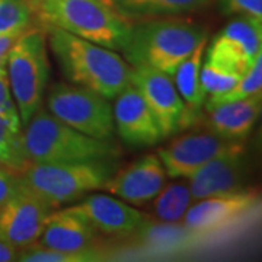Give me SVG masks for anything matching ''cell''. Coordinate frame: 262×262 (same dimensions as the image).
Masks as SVG:
<instances>
[{
	"label": "cell",
	"instance_id": "6da1fadb",
	"mask_svg": "<svg viewBox=\"0 0 262 262\" xmlns=\"http://www.w3.org/2000/svg\"><path fill=\"white\" fill-rule=\"evenodd\" d=\"M61 73L70 83L92 89L113 101L130 84L131 66L115 50L54 27L41 28Z\"/></svg>",
	"mask_w": 262,
	"mask_h": 262
},
{
	"label": "cell",
	"instance_id": "7a4b0ae2",
	"mask_svg": "<svg viewBox=\"0 0 262 262\" xmlns=\"http://www.w3.org/2000/svg\"><path fill=\"white\" fill-rule=\"evenodd\" d=\"M207 38V28L184 16L133 22L122 57L131 67L173 76L178 66Z\"/></svg>",
	"mask_w": 262,
	"mask_h": 262
},
{
	"label": "cell",
	"instance_id": "3957f363",
	"mask_svg": "<svg viewBox=\"0 0 262 262\" xmlns=\"http://www.w3.org/2000/svg\"><path fill=\"white\" fill-rule=\"evenodd\" d=\"M24 149L29 163H86L117 160L115 140L86 136L56 118L44 106L22 127Z\"/></svg>",
	"mask_w": 262,
	"mask_h": 262
},
{
	"label": "cell",
	"instance_id": "277c9868",
	"mask_svg": "<svg viewBox=\"0 0 262 262\" xmlns=\"http://www.w3.org/2000/svg\"><path fill=\"white\" fill-rule=\"evenodd\" d=\"M37 27H54L121 51L131 24L121 18L103 0H27Z\"/></svg>",
	"mask_w": 262,
	"mask_h": 262
},
{
	"label": "cell",
	"instance_id": "5b68a950",
	"mask_svg": "<svg viewBox=\"0 0 262 262\" xmlns=\"http://www.w3.org/2000/svg\"><path fill=\"white\" fill-rule=\"evenodd\" d=\"M115 160L86 163H28L18 172L20 185L58 208L102 189L117 170Z\"/></svg>",
	"mask_w": 262,
	"mask_h": 262
},
{
	"label": "cell",
	"instance_id": "8992f818",
	"mask_svg": "<svg viewBox=\"0 0 262 262\" xmlns=\"http://www.w3.org/2000/svg\"><path fill=\"white\" fill-rule=\"evenodd\" d=\"M6 72L20 121L25 125L42 108L47 94V37L39 27L28 29L16 38L8 54Z\"/></svg>",
	"mask_w": 262,
	"mask_h": 262
},
{
	"label": "cell",
	"instance_id": "52a82bcc",
	"mask_svg": "<svg viewBox=\"0 0 262 262\" xmlns=\"http://www.w3.org/2000/svg\"><path fill=\"white\" fill-rule=\"evenodd\" d=\"M47 108L60 121L95 139L115 137L113 103L103 95L73 83L58 82L47 92Z\"/></svg>",
	"mask_w": 262,
	"mask_h": 262
},
{
	"label": "cell",
	"instance_id": "ba28073f",
	"mask_svg": "<svg viewBox=\"0 0 262 262\" xmlns=\"http://www.w3.org/2000/svg\"><path fill=\"white\" fill-rule=\"evenodd\" d=\"M130 83L140 92L155 115L163 139L194 124L170 76L151 69L131 67Z\"/></svg>",
	"mask_w": 262,
	"mask_h": 262
},
{
	"label": "cell",
	"instance_id": "9c48e42d",
	"mask_svg": "<svg viewBox=\"0 0 262 262\" xmlns=\"http://www.w3.org/2000/svg\"><path fill=\"white\" fill-rule=\"evenodd\" d=\"M245 141L227 140L211 131L187 133L158 150V156L168 178L188 179L210 160L220 155L239 149Z\"/></svg>",
	"mask_w": 262,
	"mask_h": 262
},
{
	"label": "cell",
	"instance_id": "30bf717a",
	"mask_svg": "<svg viewBox=\"0 0 262 262\" xmlns=\"http://www.w3.org/2000/svg\"><path fill=\"white\" fill-rule=\"evenodd\" d=\"M261 46L262 19L236 16L213 38L206 60L242 76L262 51Z\"/></svg>",
	"mask_w": 262,
	"mask_h": 262
},
{
	"label": "cell",
	"instance_id": "8fae6325",
	"mask_svg": "<svg viewBox=\"0 0 262 262\" xmlns=\"http://www.w3.org/2000/svg\"><path fill=\"white\" fill-rule=\"evenodd\" d=\"M54 210L19 182L18 191L0 206V236L18 249L35 244Z\"/></svg>",
	"mask_w": 262,
	"mask_h": 262
},
{
	"label": "cell",
	"instance_id": "7c38bea8",
	"mask_svg": "<svg viewBox=\"0 0 262 262\" xmlns=\"http://www.w3.org/2000/svg\"><path fill=\"white\" fill-rule=\"evenodd\" d=\"M259 207V194L252 188L222 195L208 196L191 204L184 217V225L192 233H211L246 215Z\"/></svg>",
	"mask_w": 262,
	"mask_h": 262
},
{
	"label": "cell",
	"instance_id": "4fadbf2b",
	"mask_svg": "<svg viewBox=\"0 0 262 262\" xmlns=\"http://www.w3.org/2000/svg\"><path fill=\"white\" fill-rule=\"evenodd\" d=\"M72 208L83 215L95 230L103 236L127 237L140 232L149 222L146 213L106 194H88Z\"/></svg>",
	"mask_w": 262,
	"mask_h": 262
},
{
	"label": "cell",
	"instance_id": "5bb4252c",
	"mask_svg": "<svg viewBox=\"0 0 262 262\" xmlns=\"http://www.w3.org/2000/svg\"><path fill=\"white\" fill-rule=\"evenodd\" d=\"M166 170L156 153L144 155L117 169L103 189L131 206H146L166 184Z\"/></svg>",
	"mask_w": 262,
	"mask_h": 262
},
{
	"label": "cell",
	"instance_id": "9a60e30c",
	"mask_svg": "<svg viewBox=\"0 0 262 262\" xmlns=\"http://www.w3.org/2000/svg\"><path fill=\"white\" fill-rule=\"evenodd\" d=\"M115 134L131 147H150L163 140L162 131L140 92L128 84L114 98Z\"/></svg>",
	"mask_w": 262,
	"mask_h": 262
},
{
	"label": "cell",
	"instance_id": "2e32d148",
	"mask_svg": "<svg viewBox=\"0 0 262 262\" xmlns=\"http://www.w3.org/2000/svg\"><path fill=\"white\" fill-rule=\"evenodd\" d=\"M38 244L67 253L88 255L94 261L102 259L99 258V233L72 207L56 208L48 215Z\"/></svg>",
	"mask_w": 262,
	"mask_h": 262
},
{
	"label": "cell",
	"instance_id": "e0dca14e",
	"mask_svg": "<svg viewBox=\"0 0 262 262\" xmlns=\"http://www.w3.org/2000/svg\"><path fill=\"white\" fill-rule=\"evenodd\" d=\"M262 95L225 101V102H204L203 114L196 115L194 125H201L203 130L211 131L227 140L244 141L261 115Z\"/></svg>",
	"mask_w": 262,
	"mask_h": 262
},
{
	"label": "cell",
	"instance_id": "ac0fdd59",
	"mask_svg": "<svg viewBox=\"0 0 262 262\" xmlns=\"http://www.w3.org/2000/svg\"><path fill=\"white\" fill-rule=\"evenodd\" d=\"M245 153V146L230 150L210 160L189 177L187 181L192 200L198 201L245 188V179L248 177V160Z\"/></svg>",
	"mask_w": 262,
	"mask_h": 262
},
{
	"label": "cell",
	"instance_id": "d6986e66",
	"mask_svg": "<svg viewBox=\"0 0 262 262\" xmlns=\"http://www.w3.org/2000/svg\"><path fill=\"white\" fill-rule=\"evenodd\" d=\"M214 0H110L113 9L127 22L185 16L207 9Z\"/></svg>",
	"mask_w": 262,
	"mask_h": 262
},
{
	"label": "cell",
	"instance_id": "ffe728a7",
	"mask_svg": "<svg viewBox=\"0 0 262 262\" xmlns=\"http://www.w3.org/2000/svg\"><path fill=\"white\" fill-rule=\"evenodd\" d=\"M207 47V39L203 41L189 56L178 66L175 73L172 76L175 88L179 96L187 106L188 113L191 114L195 122L196 115L201 111L206 102L207 95L200 82V70L204 60V51ZM194 125V124H192Z\"/></svg>",
	"mask_w": 262,
	"mask_h": 262
},
{
	"label": "cell",
	"instance_id": "44dd1931",
	"mask_svg": "<svg viewBox=\"0 0 262 262\" xmlns=\"http://www.w3.org/2000/svg\"><path fill=\"white\" fill-rule=\"evenodd\" d=\"M192 201L194 200L189 192L188 181L185 178H179L175 182L165 184L158 195L150 201L151 213L160 222L175 225L184 220Z\"/></svg>",
	"mask_w": 262,
	"mask_h": 262
},
{
	"label": "cell",
	"instance_id": "7402d4cb",
	"mask_svg": "<svg viewBox=\"0 0 262 262\" xmlns=\"http://www.w3.org/2000/svg\"><path fill=\"white\" fill-rule=\"evenodd\" d=\"M19 114L0 113V166L20 172L29 163L24 149Z\"/></svg>",
	"mask_w": 262,
	"mask_h": 262
},
{
	"label": "cell",
	"instance_id": "603a6c76",
	"mask_svg": "<svg viewBox=\"0 0 262 262\" xmlns=\"http://www.w3.org/2000/svg\"><path fill=\"white\" fill-rule=\"evenodd\" d=\"M37 27L27 0H0V35L19 37Z\"/></svg>",
	"mask_w": 262,
	"mask_h": 262
},
{
	"label": "cell",
	"instance_id": "cb8c5ba5",
	"mask_svg": "<svg viewBox=\"0 0 262 262\" xmlns=\"http://www.w3.org/2000/svg\"><path fill=\"white\" fill-rule=\"evenodd\" d=\"M262 92V51L253 60L252 66L246 70V73L241 76L237 83L234 84L230 91L226 94L215 96V98H207L206 102L217 103L225 101H236L248 98L252 95H261Z\"/></svg>",
	"mask_w": 262,
	"mask_h": 262
},
{
	"label": "cell",
	"instance_id": "d4e9b609",
	"mask_svg": "<svg viewBox=\"0 0 262 262\" xmlns=\"http://www.w3.org/2000/svg\"><path fill=\"white\" fill-rule=\"evenodd\" d=\"M239 79H241V75L226 70L223 67H219L207 60H203L201 70H200V82L207 98H215V96L226 94L237 83Z\"/></svg>",
	"mask_w": 262,
	"mask_h": 262
},
{
	"label": "cell",
	"instance_id": "484cf974",
	"mask_svg": "<svg viewBox=\"0 0 262 262\" xmlns=\"http://www.w3.org/2000/svg\"><path fill=\"white\" fill-rule=\"evenodd\" d=\"M16 261L20 262H89L94 261L88 255H76L67 253L63 251H57L53 248L42 246L41 244L29 245L19 249Z\"/></svg>",
	"mask_w": 262,
	"mask_h": 262
},
{
	"label": "cell",
	"instance_id": "4316f807",
	"mask_svg": "<svg viewBox=\"0 0 262 262\" xmlns=\"http://www.w3.org/2000/svg\"><path fill=\"white\" fill-rule=\"evenodd\" d=\"M226 16H253L262 19V0H217Z\"/></svg>",
	"mask_w": 262,
	"mask_h": 262
},
{
	"label": "cell",
	"instance_id": "83f0119b",
	"mask_svg": "<svg viewBox=\"0 0 262 262\" xmlns=\"http://www.w3.org/2000/svg\"><path fill=\"white\" fill-rule=\"evenodd\" d=\"M0 113L19 114L18 106L12 96L6 67H0Z\"/></svg>",
	"mask_w": 262,
	"mask_h": 262
},
{
	"label": "cell",
	"instance_id": "f1b7e54d",
	"mask_svg": "<svg viewBox=\"0 0 262 262\" xmlns=\"http://www.w3.org/2000/svg\"><path fill=\"white\" fill-rule=\"evenodd\" d=\"M19 188V177L16 172L0 166V206H3Z\"/></svg>",
	"mask_w": 262,
	"mask_h": 262
},
{
	"label": "cell",
	"instance_id": "f546056e",
	"mask_svg": "<svg viewBox=\"0 0 262 262\" xmlns=\"http://www.w3.org/2000/svg\"><path fill=\"white\" fill-rule=\"evenodd\" d=\"M19 249L0 236V262L16 261Z\"/></svg>",
	"mask_w": 262,
	"mask_h": 262
},
{
	"label": "cell",
	"instance_id": "4dcf8cb0",
	"mask_svg": "<svg viewBox=\"0 0 262 262\" xmlns=\"http://www.w3.org/2000/svg\"><path fill=\"white\" fill-rule=\"evenodd\" d=\"M15 35H0V67H6L8 63V54L10 48L16 41Z\"/></svg>",
	"mask_w": 262,
	"mask_h": 262
},
{
	"label": "cell",
	"instance_id": "1f68e13d",
	"mask_svg": "<svg viewBox=\"0 0 262 262\" xmlns=\"http://www.w3.org/2000/svg\"><path fill=\"white\" fill-rule=\"evenodd\" d=\"M103 2H106V3L110 5V0H103ZM110 6H111V5H110ZM111 8H113V6H111Z\"/></svg>",
	"mask_w": 262,
	"mask_h": 262
}]
</instances>
